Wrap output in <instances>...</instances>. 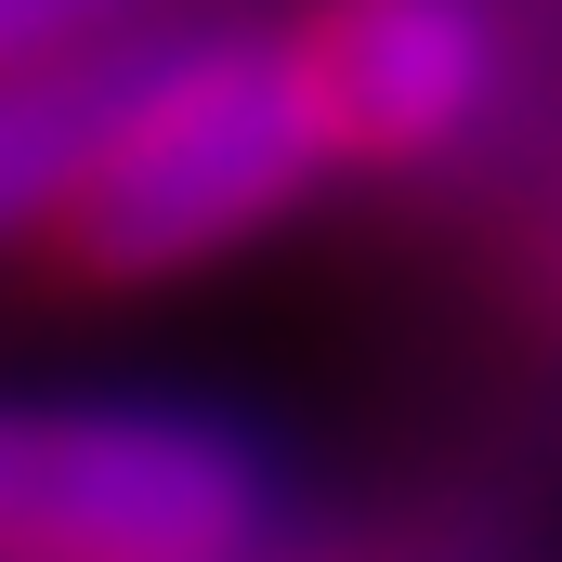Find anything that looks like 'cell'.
Instances as JSON below:
<instances>
[{
    "label": "cell",
    "instance_id": "6da1fadb",
    "mask_svg": "<svg viewBox=\"0 0 562 562\" xmlns=\"http://www.w3.org/2000/svg\"><path fill=\"white\" fill-rule=\"evenodd\" d=\"M327 183V132L288 79V40H132L119 92L79 144V183L40 236L53 288H170L223 249H249Z\"/></svg>",
    "mask_w": 562,
    "mask_h": 562
},
{
    "label": "cell",
    "instance_id": "7a4b0ae2",
    "mask_svg": "<svg viewBox=\"0 0 562 562\" xmlns=\"http://www.w3.org/2000/svg\"><path fill=\"white\" fill-rule=\"evenodd\" d=\"M262 537H276V458L236 419L0 393V562H236Z\"/></svg>",
    "mask_w": 562,
    "mask_h": 562
},
{
    "label": "cell",
    "instance_id": "3957f363",
    "mask_svg": "<svg viewBox=\"0 0 562 562\" xmlns=\"http://www.w3.org/2000/svg\"><path fill=\"white\" fill-rule=\"evenodd\" d=\"M288 79L327 132V170H445L510 92L497 0H314L288 26Z\"/></svg>",
    "mask_w": 562,
    "mask_h": 562
},
{
    "label": "cell",
    "instance_id": "277c9868",
    "mask_svg": "<svg viewBox=\"0 0 562 562\" xmlns=\"http://www.w3.org/2000/svg\"><path fill=\"white\" fill-rule=\"evenodd\" d=\"M119 53H132V40H119ZM119 53H79V66H26V79H0V262H13V249L40 262V236H53L66 183H79V144H92L105 92H119Z\"/></svg>",
    "mask_w": 562,
    "mask_h": 562
},
{
    "label": "cell",
    "instance_id": "5b68a950",
    "mask_svg": "<svg viewBox=\"0 0 562 562\" xmlns=\"http://www.w3.org/2000/svg\"><path fill=\"white\" fill-rule=\"evenodd\" d=\"M144 13H157V0H0V79L119 53V40H144Z\"/></svg>",
    "mask_w": 562,
    "mask_h": 562
},
{
    "label": "cell",
    "instance_id": "8992f818",
    "mask_svg": "<svg viewBox=\"0 0 562 562\" xmlns=\"http://www.w3.org/2000/svg\"><path fill=\"white\" fill-rule=\"evenodd\" d=\"M497 276H510V301H524V327L562 353V157L537 170V196L510 210V236H497Z\"/></svg>",
    "mask_w": 562,
    "mask_h": 562
},
{
    "label": "cell",
    "instance_id": "52a82bcc",
    "mask_svg": "<svg viewBox=\"0 0 562 562\" xmlns=\"http://www.w3.org/2000/svg\"><path fill=\"white\" fill-rule=\"evenodd\" d=\"M236 562H419V550H393V537H380V550H276V537H262V550H236Z\"/></svg>",
    "mask_w": 562,
    "mask_h": 562
}]
</instances>
